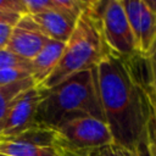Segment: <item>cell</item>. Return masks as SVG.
Wrapping results in <instances>:
<instances>
[{"instance_id": "ac0fdd59", "label": "cell", "mask_w": 156, "mask_h": 156, "mask_svg": "<svg viewBox=\"0 0 156 156\" xmlns=\"http://www.w3.org/2000/svg\"><path fill=\"white\" fill-rule=\"evenodd\" d=\"M0 10L12 13H18L21 16L27 15L23 0H0Z\"/></svg>"}, {"instance_id": "d6986e66", "label": "cell", "mask_w": 156, "mask_h": 156, "mask_svg": "<svg viewBox=\"0 0 156 156\" xmlns=\"http://www.w3.org/2000/svg\"><path fill=\"white\" fill-rule=\"evenodd\" d=\"M12 26L10 24H5V23H0V50L5 49L9 44L10 37H11V32H12Z\"/></svg>"}, {"instance_id": "52a82bcc", "label": "cell", "mask_w": 156, "mask_h": 156, "mask_svg": "<svg viewBox=\"0 0 156 156\" xmlns=\"http://www.w3.org/2000/svg\"><path fill=\"white\" fill-rule=\"evenodd\" d=\"M46 94L48 90L40 85H34L21 93L11 105L0 127V139L18 135L34 127L37 108Z\"/></svg>"}, {"instance_id": "9a60e30c", "label": "cell", "mask_w": 156, "mask_h": 156, "mask_svg": "<svg viewBox=\"0 0 156 156\" xmlns=\"http://www.w3.org/2000/svg\"><path fill=\"white\" fill-rule=\"evenodd\" d=\"M32 77L28 68H2L0 69V87Z\"/></svg>"}, {"instance_id": "9c48e42d", "label": "cell", "mask_w": 156, "mask_h": 156, "mask_svg": "<svg viewBox=\"0 0 156 156\" xmlns=\"http://www.w3.org/2000/svg\"><path fill=\"white\" fill-rule=\"evenodd\" d=\"M49 40L50 39L41 33L32 17L23 15L16 26H13L6 49L32 61Z\"/></svg>"}, {"instance_id": "277c9868", "label": "cell", "mask_w": 156, "mask_h": 156, "mask_svg": "<svg viewBox=\"0 0 156 156\" xmlns=\"http://www.w3.org/2000/svg\"><path fill=\"white\" fill-rule=\"evenodd\" d=\"M71 156H88L91 150L113 143L112 134L101 118L80 117L55 129Z\"/></svg>"}, {"instance_id": "5b68a950", "label": "cell", "mask_w": 156, "mask_h": 156, "mask_svg": "<svg viewBox=\"0 0 156 156\" xmlns=\"http://www.w3.org/2000/svg\"><path fill=\"white\" fill-rule=\"evenodd\" d=\"M1 156H71L55 129L34 126L26 132L0 139Z\"/></svg>"}, {"instance_id": "8fae6325", "label": "cell", "mask_w": 156, "mask_h": 156, "mask_svg": "<svg viewBox=\"0 0 156 156\" xmlns=\"http://www.w3.org/2000/svg\"><path fill=\"white\" fill-rule=\"evenodd\" d=\"M63 49L65 43L49 40L48 44L30 61V72L35 85L43 84L52 73L61 60Z\"/></svg>"}, {"instance_id": "3957f363", "label": "cell", "mask_w": 156, "mask_h": 156, "mask_svg": "<svg viewBox=\"0 0 156 156\" xmlns=\"http://www.w3.org/2000/svg\"><path fill=\"white\" fill-rule=\"evenodd\" d=\"M107 54H110V50L102 37L101 17L94 15L87 7L78 18L71 37L65 43L58 65L40 87L51 90L78 72L96 68Z\"/></svg>"}, {"instance_id": "2e32d148", "label": "cell", "mask_w": 156, "mask_h": 156, "mask_svg": "<svg viewBox=\"0 0 156 156\" xmlns=\"http://www.w3.org/2000/svg\"><path fill=\"white\" fill-rule=\"evenodd\" d=\"M145 146H146L147 156H156V112H155V110H154L152 116L146 127Z\"/></svg>"}, {"instance_id": "44dd1931", "label": "cell", "mask_w": 156, "mask_h": 156, "mask_svg": "<svg viewBox=\"0 0 156 156\" xmlns=\"http://www.w3.org/2000/svg\"><path fill=\"white\" fill-rule=\"evenodd\" d=\"M149 91H150L151 101H152V105H154V110H155V112H156V91L152 89V87L150 85V83H149Z\"/></svg>"}, {"instance_id": "e0dca14e", "label": "cell", "mask_w": 156, "mask_h": 156, "mask_svg": "<svg viewBox=\"0 0 156 156\" xmlns=\"http://www.w3.org/2000/svg\"><path fill=\"white\" fill-rule=\"evenodd\" d=\"M145 62L150 73V85L156 91V41L152 45L150 52L145 56Z\"/></svg>"}, {"instance_id": "5bb4252c", "label": "cell", "mask_w": 156, "mask_h": 156, "mask_svg": "<svg viewBox=\"0 0 156 156\" xmlns=\"http://www.w3.org/2000/svg\"><path fill=\"white\" fill-rule=\"evenodd\" d=\"M2 68H28L30 69V61L18 56L9 49L0 50V69Z\"/></svg>"}, {"instance_id": "30bf717a", "label": "cell", "mask_w": 156, "mask_h": 156, "mask_svg": "<svg viewBox=\"0 0 156 156\" xmlns=\"http://www.w3.org/2000/svg\"><path fill=\"white\" fill-rule=\"evenodd\" d=\"M29 16L46 38L62 43H66L68 40L79 18L56 7L54 0L51 9Z\"/></svg>"}, {"instance_id": "ba28073f", "label": "cell", "mask_w": 156, "mask_h": 156, "mask_svg": "<svg viewBox=\"0 0 156 156\" xmlns=\"http://www.w3.org/2000/svg\"><path fill=\"white\" fill-rule=\"evenodd\" d=\"M136 49L145 57L156 41V1L122 0Z\"/></svg>"}, {"instance_id": "7c38bea8", "label": "cell", "mask_w": 156, "mask_h": 156, "mask_svg": "<svg viewBox=\"0 0 156 156\" xmlns=\"http://www.w3.org/2000/svg\"><path fill=\"white\" fill-rule=\"evenodd\" d=\"M34 85H35V83H34L33 78L29 77L26 79L17 80L11 84L0 87V127L7 115L11 105L16 100V98L21 93H23L24 90H27Z\"/></svg>"}, {"instance_id": "7a4b0ae2", "label": "cell", "mask_w": 156, "mask_h": 156, "mask_svg": "<svg viewBox=\"0 0 156 156\" xmlns=\"http://www.w3.org/2000/svg\"><path fill=\"white\" fill-rule=\"evenodd\" d=\"M80 117L104 119L96 68L78 72L48 90L37 108L34 121L39 127L56 129L63 123Z\"/></svg>"}, {"instance_id": "ffe728a7", "label": "cell", "mask_w": 156, "mask_h": 156, "mask_svg": "<svg viewBox=\"0 0 156 156\" xmlns=\"http://www.w3.org/2000/svg\"><path fill=\"white\" fill-rule=\"evenodd\" d=\"M22 16L18 13H12V12H6V11H1L0 10V23H5V24H10V26H16V23L20 21Z\"/></svg>"}, {"instance_id": "4fadbf2b", "label": "cell", "mask_w": 156, "mask_h": 156, "mask_svg": "<svg viewBox=\"0 0 156 156\" xmlns=\"http://www.w3.org/2000/svg\"><path fill=\"white\" fill-rule=\"evenodd\" d=\"M88 156H147V152L132 150L112 143L110 145H105L95 150H91L88 154Z\"/></svg>"}, {"instance_id": "8992f818", "label": "cell", "mask_w": 156, "mask_h": 156, "mask_svg": "<svg viewBox=\"0 0 156 156\" xmlns=\"http://www.w3.org/2000/svg\"><path fill=\"white\" fill-rule=\"evenodd\" d=\"M101 32L111 54L123 58H133L139 55L122 0L106 1L101 15Z\"/></svg>"}, {"instance_id": "6da1fadb", "label": "cell", "mask_w": 156, "mask_h": 156, "mask_svg": "<svg viewBox=\"0 0 156 156\" xmlns=\"http://www.w3.org/2000/svg\"><path fill=\"white\" fill-rule=\"evenodd\" d=\"M133 58L107 54L96 66L98 91L113 143L146 151V127L154 112L150 80L138 77Z\"/></svg>"}, {"instance_id": "7402d4cb", "label": "cell", "mask_w": 156, "mask_h": 156, "mask_svg": "<svg viewBox=\"0 0 156 156\" xmlns=\"http://www.w3.org/2000/svg\"><path fill=\"white\" fill-rule=\"evenodd\" d=\"M0 156H1V155H0Z\"/></svg>"}]
</instances>
